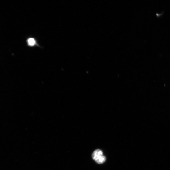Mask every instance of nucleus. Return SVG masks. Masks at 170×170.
<instances>
[{
  "instance_id": "obj_1",
  "label": "nucleus",
  "mask_w": 170,
  "mask_h": 170,
  "mask_svg": "<svg viewBox=\"0 0 170 170\" xmlns=\"http://www.w3.org/2000/svg\"><path fill=\"white\" fill-rule=\"evenodd\" d=\"M92 157L93 160L99 164L103 163L106 160V158L103 155L102 151L99 149H96L93 152Z\"/></svg>"
},
{
  "instance_id": "obj_2",
  "label": "nucleus",
  "mask_w": 170,
  "mask_h": 170,
  "mask_svg": "<svg viewBox=\"0 0 170 170\" xmlns=\"http://www.w3.org/2000/svg\"><path fill=\"white\" fill-rule=\"evenodd\" d=\"M28 44V45L30 46H33L36 44V41L35 39L33 38H30L27 40Z\"/></svg>"
}]
</instances>
